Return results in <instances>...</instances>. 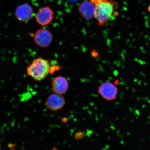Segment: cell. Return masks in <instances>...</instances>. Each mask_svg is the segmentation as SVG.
I'll list each match as a JSON object with an SVG mask.
<instances>
[{
  "mask_svg": "<svg viewBox=\"0 0 150 150\" xmlns=\"http://www.w3.org/2000/svg\"><path fill=\"white\" fill-rule=\"evenodd\" d=\"M65 104V99L62 95L54 93L48 96L45 105L47 109L56 111L62 108Z\"/></svg>",
  "mask_w": 150,
  "mask_h": 150,
  "instance_id": "obj_4",
  "label": "cell"
},
{
  "mask_svg": "<svg viewBox=\"0 0 150 150\" xmlns=\"http://www.w3.org/2000/svg\"><path fill=\"white\" fill-rule=\"evenodd\" d=\"M98 93L105 100L112 101L117 97L118 91L115 84L109 81L102 83L98 88Z\"/></svg>",
  "mask_w": 150,
  "mask_h": 150,
  "instance_id": "obj_3",
  "label": "cell"
},
{
  "mask_svg": "<svg viewBox=\"0 0 150 150\" xmlns=\"http://www.w3.org/2000/svg\"><path fill=\"white\" fill-rule=\"evenodd\" d=\"M51 67L48 60L38 58L34 59L31 64L27 67L29 76L34 79L41 81L50 74Z\"/></svg>",
  "mask_w": 150,
  "mask_h": 150,
  "instance_id": "obj_2",
  "label": "cell"
},
{
  "mask_svg": "<svg viewBox=\"0 0 150 150\" xmlns=\"http://www.w3.org/2000/svg\"><path fill=\"white\" fill-rule=\"evenodd\" d=\"M53 39V36L48 30L41 29L38 30L34 36L35 42L42 48H46L50 45Z\"/></svg>",
  "mask_w": 150,
  "mask_h": 150,
  "instance_id": "obj_5",
  "label": "cell"
},
{
  "mask_svg": "<svg viewBox=\"0 0 150 150\" xmlns=\"http://www.w3.org/2000/svg\"><path fill=\"white\" fill-rule=\"evenodd\" d=\"M95 6L94 17L99 25L105 24L115 15L113 0H90Z\"/></svg>",
  "mask_w": 150,
  "mask_h": 150,
  "instance_id": "obj_1",
  "label": "cell"
},
{
  "mask_svg": "<svg viewBox=\"0 0 150 150\" xmlns=\"http://www.w3.org/2000/svg\"><path fill=\"white\" fill-rule=\"evenodd\" d=\"M148 10L149 11V12H150V5L149 6V7H148Z\"/></svg>",
  "mask_w": 150,
  "mask_h": 150,
  "instance_id": "obj_10",
  "label": "cell"
},
{
  "mask_svg": "<svg viewBox=\"0 0 150 150\" xmlns=\"http://www.w3.org/2000/svg\"><path fill=\"white\" fill-rule=\"evenodd\" d=\"M35 19L39 25L45 26L51 22L54 18V12L48 6L41 8L35 16Z\"/></svg>",
  "mask_w": 150,
  "mask_h": 150,
  "instance_id": "obj_6",
  "label": "cell"
},
{
  "mask_svg": "<svg viewBox=\"0 0 150 150\" xmlns=\"http://www.w3.org/2000/svg\"><path fill=\"white\" fill-rule=\"evenodd\" d=\"M81 16L86 20H89L94 17L95 6L90 1L82 2L79 7Z\"/></svg>",
  "mask_w": 150,
  "mask_h": 150,
  "instance_id": "obj_9",
  "label": "cell"
},
{
  "mask_svg": "<svg viewBox=\"0 0 150 150\" xmlns=\"http://www.w3.org/2000/svg\"><path fill=\"white\" fill-rule=\"evenodd\" d=\"M33 13L32 7L27 3L18 6L15 11L16 18L21 22L28 21L32 18Z\"/></svg>",
  "mask_w": 150,
  "mask_h": 150,
  "instance_id": "obj_7",
  "label": "cell"
},
{
  "mask_svg": "<svg viewBox=\"0 0 150 150\" xmlns=\"http://www.w3.org/2000/svg\"><path fill=\"white\" fill-rule=\"evenodd\" d=\"M1 139H0V149H1Z\"/></svg>",
  "mask_w": 150,
  "mask_h": 150,
  "instance_id": "obj_11",
  "label": "cell"
},
{
  "mask_svg": "<svg viewBox=\"0 0 150 150\" xmlns=\"http://www.w3.org/2000/svg\"><path fill=\"white\" fill-rule=\"evenodd\" d=\"M69 87L68 81L63 76H56L52 80V89L54 93L64 94L68 90Z\"/></svg>",
  "mask_w": 150,
  "mask_h": 150,
  "instance_id": "obj_8",
  "label": "cell"
}]
</instances>
